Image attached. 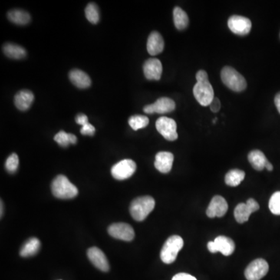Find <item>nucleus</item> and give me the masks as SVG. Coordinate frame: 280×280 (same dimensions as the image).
<instances>
[{"mask_svg":"<svg viewBox=\"0 0 280 280\" xmlns=\"http://www.w3.org/2000/svg\"><path fill=\"white\" fill-rule=\"evenodd\" d=\"M51 192L56 198L70 199L78 195V189L64 175H58L51 183Z\"/></svg>","mask_w":280,"mask_h":280,"instance_id":"obj_1","label":"nucleus"},{"mask_svg":"<svg viewBox=\"0 0 280 280\" xmlns=\"http://www.w3.org/2000/svg\"><path fill=\"white\" fill-rule=\"evenodd\" d=\"M155 207V200L151 196L136 198L131 203L129 212L136 221H143Z\"/></svg>","mask_w":280,"mask_h":280,"instance_id":"obj_2","label":"nucleus"},{"mask_svg":"<svg viewBox=\"0 0 280 280\" xmlns=\"http://www.w3.org/2000/svg\"><path fill=\"white\" fill-rule=\"evenodd\" d=\"M220 75L222 83L233 91H244L247 88V81L245 77L232 67H224Z\"/></svg>","mask_w":280,"mask_h":280,"instance_id":"obj_3","label":"nucleus"},{"mask_svg":"<svg viewBox=\"0 0 280 280\" xmlns=\"http://www.w3.org/2000/svg\"><path fill=\"white\" fill-rule=\"evenodd\" d=\"M184 246V241L179 235H173L166 240L161 251L160 258L165 264H172L176 260L178 254Z\"/></svg>","mask_w":280,"mask_h":280,"instance_id":"obj_4","label":"nucleus"},{"mask_svg":"<svg viewBox=\"0 0 280 280\" xmlns=\"http://www.w3.org/2000/svg\"><path fill=\"white\" fill-rule=\"evenodd\" d=\"M193 94L199 104L202 106H209L213 100L214 90L209 80L197 81L193 87Z\"/></svg>","mask_w":280,"mask_h":280,"instance_id":"obj_5","label":"nucleus"},{"mask_svg":"<svg viewBox=\"0 0 280 280\" xmlns=\"http://www.w3.org/2000/svg\"><path fill=\"white\" fill-rule=\"evenodd\" d=\"M207 248L211 253L221 252L225 256H229L235 252V244L228 237L219 236L213 241H209Z\"/></svg>","mask_w":280,"mask_h":280,"instance_id":"obj_6","label":"nucleus"},{"mask_svg":"<svg viewBox=\"0 0 280 280\" xmlns=\"http://www.w3.org/2000/svg\"><path fill=\"white\" fill-rule=\"evenodd\" d=\"M156 128L159 133L168 141H175L179 137L176 123L170 118L164 116L159 118L156 122Z\"/></svg>","mask_w":280,"mask_h":280,"instance_id":"obj_7","label":"nucleus"},{"mask_svg":"<svg viewBox=\"0 0 280 280\" xmlns=\"http://www.w3.org/2000/svg\"><path fill=\"white\" fill-rule=\"evenodd\" d=\"M268 264L265 259L258 258L251 261L245 269L247 280H260L268 272Z\"/></svg>","mask_w":280,"mask_h":280,"instance_id":"obj_8","label":"nucleus"},{"mask_svg":"<svg viewBox=\"0 0 280 280\" xmlns=\"http://www.w3.org/2000/svg\"><path fill=\"white\" fill-rule=\"evenodd\" d=\"M136 163L130 159H126L115 164L111 168V175L117 180H126L134 175Z\"/></svg>","mask_w":280,"mask_h":280,"instance_id":"obj_9","label":"nucleus"},{"mask_svg":"<svg viewBox=\"0 0 280 280\" xmlns=\"http://www.w3.org/2000/svg\"><path fill=\"white\" fill-rule=\"evenodd\" d=\"M259 209V205L254 199H249L246 203H239L235 209V217L239 223L247 222L251 213Z\"/></svg>","mask_w":280,"mask_h":280,"instance_id":"obj_10","label":"nucleus"},{"mask_svg":"<svg viewBox=\"0 0 280 280\" xmlns=\"http://www.w3.org/2000/svg\"><path fill=\"white\" fill-rule=\"evenodd\" d=\"M228 25L230 30L238 35H247L251 29V21L242 16H231L228 20Z\"/></svg>","mask_w":280,"mask_h":280,"instance_id":"obj_11","label":"nucleus"},{"mask_svg":"<svg viewBox=\"0 0 280 280\" xmlns=\"http://www.w3.org/2000/svg\"><path fill=\"white\" fill-rule=\"evenodd\" d=\"M175 109V101L172 99L163 97L156 100L153 104L145 106L143 111L146 114H166L173 111Z\"/></svg>","mask_w":280,"mask_h":280,"instance_id":"obj_12","label":"nucleus"},{"mask_svg":"<svg viewBox=\"0 0 280 280\" xmlns=\"http://www.w3.org/2000/svg\"><path fill=\"white\" fill-rule=\"evenodd\" d=\"M108 233L112 238L122 241H131L135 238L134 230L129 224L125 222L112 224L108 228Z\"/></svg>","mask_w":280,"mask_h":280,"instance_id":"obj_13","label":"nucleus"},{"mask_svg":"<svg viewBox=\"0 0 280 280\" xmlns=\"http://www.w3.org/2000/svg\"><path fill=\"white\" fill-rule=\"evenodd\" d=\"M228 210V203L226 199L222 196L216 195L212 198L206 209V215L208 217H222Z\"/></svg>","mask_w":280,"mask_h":280,"instance_id":"obj_14","label":"nucleus"},{"mask_svg":"<svg viewBox=\"0 0 280 280\" xmlns=\"http://www.w3.org/2000/svg\"><path fill=\"white\" fill-rule=\"evenodd\" d=\"M162 72V63L158 59H149L143 64V73L147 80H160Z\"/></svg>","mask_w":280,"mask_h":280,"instance_id":"obj_15","label":"nucleus"},{"mask_svg":"<svg viewBox=\"0 0 280 280\" xmlns=\"http://www.w3.org/2000/svg\"><path fill=\"white\" fill-rule=\"evenodd\" d=\"M87 256L96 268H98L100 271H103V272L108 271L109 268H110L108 261H107V257L105 256L104 252L101 250L99 249L97 247L90 248L87 251Z\"/></svg>","mask_w":280,"mask_h":280,"instance_id":"obj_16","label":"nucleus"},{"mask_svg":"<svg viewBox=\"0 0 280 280\" xmlns=\"http://www.w3.org/2000/svg\"><path fill=\"white\" fill-rule=\"evenodd\" d=\"M174 155L170 152H159L155 157L154 166L156 170L163 174L172 171L173 166Z\"/></svg>","mask_w":280,"mask_h":280,"instance_id":"obj_17","label":"nucleus"},{"mask_svg":"<svg viewBox=\"0 0 280 280\" xmlns=\"http://www.w3.org/2000/svg\"><path fill=\"white\" fill-rule=\"evenodd\" d=\"M146 48L148 52L151 55L160 54L164 48V41L161 34L157 31H153L149 34Z\"/></svg>","mask_w":280,"mask_h":280,"instance_id":"obj_18","label":"nucleus"},{"mask_svg":"<svg viewBox=\"0 0 280 280\" xmlns=\"http://www.w3.org/2000/svg\"><path fill=\"white\" fill-rule=\"evenodd\" d=\"M34 100V93L28 90H23L16 94L14 102L15 105L20 110L29 109Z\"/></svg>","mask_w":280,"mask_h":280,"instance_id":"obj_19","label":"nucleus"},{"mask_svg":"<svg viewBox=\"0 0 280 280\" xmlns=\"http://www.w3.org/2000/svg\"><path fill=\"white\" fill-rule=\"evenodd\" d=\"M70 79L76 87L80 89L88 88L91 85V80L87 73L80 70L70 71Z\"/></svg>","mask_w":280,"mask_h":280,"instance_id":"obj_20","label":"nucleus"},{"mask_svg":"<svg viewBox=\"0 0 280 280\" xmlns=\"http://www.w3.org/2000/svg\"><path fill=\"white\" fill-rule=\"evenodd\" d=\"M248 158V161L250 162L251 166H253L254 169L258 171V172L263 170L268 161L265 154L258 149H255V150L250 152Z\"/></svg>","mask_w":280,"mask_h":280,"instance_id":"obj_21","label":"nucleus"},{"mask_svg":"<svg viewBox=\"0 0 280 280\" xmlns=\"http://www.w3.org/2000/svg\"><path fill=\"white\" fill-rule=\"evenodd\" d=\"M3 50L7 57L14 60H21L27 55V51L23 47L13 43H6Z\"/></svg>","mask_w":280,"mask_h":280,"instance_id":"obj_22","label":"nucleus"},{"mask_svg":"<svg viewBox=\"0 0 280 280\" xmlns=\"http://www.w3.org/2000/svg\"><path fill=\"white\" fill-rule=\"evenodd\" d=\"M173 17L174 23L177 29L180 31L186 29L189 24V17L186 12H185L180 7H175L174 9Z\"/></svg>","mask_w":280,"mask_h":280,"instance_id":"obj_23","label":"nucleus"},{"mask_svg":"<svg viewBox=\"0 0 280 280\" xmlns=\"http://www.w3.org/2000/svg\"><path fill=\"white\" fill-rule=\"evenodd\" d=\"M8 18L11 22L18 25H25L31 21V16L22 10H13L8 13Z\"/></svg>","mask_w":280,"mask_h":280,"instance_id":"obj_24","label":"nucleus"},{"mask_svg":"<svg viewBox=\"0 0 280 280\" xmlns=\"http://www.w3.org/2000/svg\"><path fill=\"white\" fill-rule=\"evenodd\" d=\"M41 243L37 238H31L23 245L21 250V255L22 257H30L36 255L39 251Z\"/></svg>","mask_w":280,"mask_h":280,"instance_id":"obj_25","label":"nucleus"},{"mask_svg":"<svg viewBox=\"0 0 280 280\" xmlns=\"http://www.w3.org/2000/svg\"><path fill=\"white\" fill-rule=\"evenodd\" d=\"M245 178V172L238 169H234L227 173L225 176V182L229 186L236 187L243 182Z\"/></svg>","mask_w":280,"mask_h":280,"instance_id":"obj_26","label":"nucleus"},{"mask_svg":"<svg viewBox=\"0 0 280 280\" xmlns=\"http://www.w3.org/2000/svg\"><path fill=\"white\" fill-rule=\"evenodd\" d=\"M54 141L63 147H67L70 144H76L77 142V136L71 133H67L64 131H60V133L54 136Z\"/></svg>","mask_w":280,"mask_h":280,"instance_id":"obj_27","label":"nucleus"},{"mask_svg":"<svg viewBox=\"0 0 280 280\" xmlns=\"http://www.w3.org/2000/svg\"><path fill=\"white\" fill-rule=\"evenodd\" d=\"M129 124L133 130L136 131L146 127L149 124V119L145 116L136 115L129 118Z\"/></svg>","mask_w":280,"mask_h":280,"instance_id":"obj_28","label":"nucleus"},{"mask_svg":"<svg viewBox=\"0 0 280 280\" xmlns=\"http://www.w3.org/2000/svg\"><path fill=\"white\" fill-rule=\"evenodd\" d=\"M86 17L92 24H97L100 20V14L97 6L93 3H90L86 7Z\"/></svg>","mask_w":280,"mask_h":280,"instance_id":"obj_29","label":"nucleus"},{"mask_svg":"<svg viewBox=\"0 0 280 280\" xmlns=\"http://www.w3.org/2000/svg\"><path fill=\"white\" fill-rule=\"evenodd\" d=\"M268 207L274 215H280V192H276L270 198Z\"/></svg>","mask_w":280,"mask_h":280,"instance_id":"obj_30","label":"nucleus"},{"mask_svg":"<svg viewBox=\"0 0 280 280\" xmlns=\"http://www.w3.org/2000/svg\"><path fill=\"white\" fill-rule=\"evenodd\" d=\"M19 166V157L16 153H13L7 158L6 161L5 166L7 172L10 173H14L17 172Z\"/></svg>","mask_w":280,"mask_h":280,"instance_id":"obj_31","label":"nucleus"},{"mask_svg":"<svg viewBox=\"0 0 280 280\" xmlns=\"http://www.w3.org/2000/svg\"><path fill=\"white\" fill-rule=\"evenodd\" d=\"M80 133L83 135H88V136H93L95 133V128L93 125L87 123L85 126H82L80 129Z\"/></svg>","mask_w":280,"mask_h":280,"instance_id":"obj_32","label":"nucleus"},{"mask_svg":"<svg viewBox=\"0 0 280 280\" xmlns=\"http://www.w3.org/2000/svg\"><path fill=\"white\" fill-rule=\"evenodd\" d=\"M209 107H210V110H212V112H214V113H216V112L219 111L221 108V102L220 100H219V98L216 97H214L213 100L211 102Z\"/></svg>","mask_w":280,"mask_h":280,"instance_id":"obj_33","label":"nucleus"},{"mask_svg":"<svg viewBox=\"0 0 280 280\" xmlns=\"http://www.w3.org/2000/svg\"><path fill=\"white\" fill-rule=\"evenodd\" d=\"M172 280H197L195 277L187 273H179L172 278Z\"/></svg>","mask_w":280,"mask_h":280,"instance_id":"obj_34","label":"nucleus"},{"mask_svg":"<svg viewBox=\"0 0 280 280\" xmlns=\"http://www.w3.org/2000/svg\"><path fill=\"white\" fill-rule=\"evenodd\" d=\"M76 122H77V124L80 125V126H85L86 124L89 123L88 118L87 117L86 115L79 114L76 117Z\"/></svg>","mask_w":280,"mask_h":280,"instance_id":"obj_35","label":"nucleus"},{"mask_svg":"<svg viewBox=\"0 0 280 280\" xmlns=\"http://www.w3.org/2000/svg\"><path fill=\"white\" fill-rule=\"evenodd\" d=\"M207 80H209V76H208L207 73H206L205 70H199V71L196 73V80H197V81Z\"/></svg>","mask_w":280,"mask_h":280,"instance_id":"obj_36","label":"nucleus"},{"mask_svg":"<svg viewBox=\"0 0 280 280\" xmlns=\"http://www.w3.org/2000/svg\"><path fill=\"white\" fill-rule=\"evenodd\" d=\"M274 102H275V107H276L277 110L280 114V92L275 95Z\"/></svg>","mask_w":280,"mask_h":280,"instance_id":"obj_37","label":"nucleus"},{"mask_svg":"<svg viewBox=\"0 0 280 280\" xmlns=\"http://www.w3.org/2000/svg\"><path fill=\"white\" fill-rule=\"evenodd\" d=\"M265 168H266L268 172H272V171L273 170V166H272V163H269L268 161V163H266V165H265Z\"/></svg>","mask_w":280,"mask_h":280,"instance_id":"obj_38","label":"nucleus"},{"mask_svg":"<svg viewBox=\"0 0 280 280\" xmlns=\"http://www.w3.org/2000/svg\"><path fill=\"white\" fill-rule=\"evenodd\" d=\"M3 216V202L1 201V216Z\"/></svg>","mask_w":280,"mask_h":280,"instance_id":"obj_39","label":"nucleus"},{"mask_svg":"<svg viewBox=\"0 0 280 280\" xmlns=\"http://www.w3.org/2000/svg\"><path fill=\"white\" fill-rule=\"evenodd\" d=\"M216 121H217V119H216H216H213V124H215V123H216Z\"/></svg>","mask_w":280,"mask_h":280,"instance_id":"obj_40","label":"nucleus"}]
</instances>
